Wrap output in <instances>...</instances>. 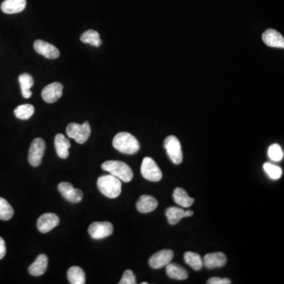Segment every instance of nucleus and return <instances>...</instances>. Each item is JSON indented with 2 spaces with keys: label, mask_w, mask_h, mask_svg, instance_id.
<instances>
[{
  "label": "nucleus",
  "mask_w": 284,
  "mask_h": 284,
  "mask_svg": "<svg viewBox=\"0 0 284 284\" xmlns=\"http://www.w3.org/2000/svg\"><path fill=\"white\" fill-rule=\"evenodd\" d=\"M14 209L7 200L0 197V220L9 221L14 216Z\"/></svg>",
  "instance_id": "28"
},
{
  "label": "nucleus",
  "mask_w": 284,
  "mask_h": 284,
  "mask_svg": "<svg viewBox=\"0 0 284 284\" xmlns=\"http://www.w3.org/2000/svg\"><path fill=\"white\" fill-rule=\"evenodd\" d=\"M18 81H19L20 86H21L22 96L26 99L31 97L32 94L30 89L34 85L33 78L29 74L25 73V74L20 75Z\"/></svg>",
  "instance_id": "23"
},
{
  "label": "nucleus",
  "mask_w": 284,
  "mask_h": 284,
  "mask_svg": "<svg viewBox=\"0 0 284 284\" xmlns=\"http://www.w3.org/2000/svg\"><path fill=\"white\" fill-rule=\"evenodd\" d=\"M208 284H231V280L227 278L212 277L210 278L209 280L207 281Z\"/></svg>",
  "instance_id": "32"
},
{
  "label": "nucleus",
  "mask_w": 284,
  "mask_h": 284,
  "mask_svg": "<svg viewBox=\"0 0 284 284\" xmlns=\"http://www.w3.org/2000/svg\"><path fill=\"white\" fill-rule=\"evenodd\" d=\"M58 189L65 199L71 203H79L83 198L81 189H75L72 184L69 183H61L58 186Z\"/></svg>",
  "instance_id": "10"
},
{
  "label": "nucleus",
  "mask_w": 284,
  "mask_h": 284,
  "mask_svg": "<svg viewBox=\"0 0 284 284\" xmlns=\"http://www.w3.org/2000/svg\"><path fill=\"white\" fill-rule=\"evenodd\" d=\"M203 266L208 269L222 268L227 263V257L223 252H217L208 253L204 257Z\"/></svg>",
  "instance_id": "15"
},
{
  "label": "nucleus",
  "mask_w": 284,
  "mask_h": 284,
  "mask_svg": "<svg viewBox=\"0 0 284 284\" xmlns=\"http://www.w3.org/2000/svg\"><path fill=\"white\" fill-rule=\"evenodd\" d=\"M137 208L142 213L153 212L158 206V202L155 197L149 195H142L137 202Z\"/></svg>",
  "instance_id": "18"
},
{
  "label": "nucleus",
  "mask_w": 284,
  "mask_h": 284,
  "mask_svg": "<svg viewBox=\"0 0 284 284\" xmlns=\"http://www.w3.org/2000/svg\"><path fill=\"white\" fill-rule=\"evenodd\" d=\"M136 277L134 276V272L131 270H126L123 273V277L121 280L119 281V284H135Z\"/></svg>",
  "instance_id": "31"
},
{
  "label": "nucleus",
  "mask_w": 284,
  "mask_h": 284,
  "mask_svg": "<svg viewBox=\"0 0 284 284\" xmlns=\"http://www.w3.org/2000/svg\"><path fill=\"white\" fill-rule=\"evenodd\" d=\"M35 109L31 104H21L15 109V116L21 120H27L33 115Z\"/></svg>",
  "instance_id": "27"
},
{
  "label": "nucleus",
  "mask_w": 284,
  "mask_h": 284,
  "mask_svg": "<svg viewBox=\"0 0 284 284\" xmlns=\"http://www.w3.org/2000/svg\"><path fill=\"white\" fill-rule=\"evenodd\" d=\"M142 175L147 180L158 182L163 178L161 170L159 169L154 159L150 157H145L141 166Z\"/></svg>",
  "instance_id": "5"
},
{
  "label": "nucleus",
  "mask_w": 284,
  "mask_h": 284,
  "mask_svg": "<svg viewBox=\"0 0 284 284\" xmlns=\"http://www.w3.org/2000/svg\"><path fill=\"white\" fill-rule=\"evenodd\" d=\"M26 7V0H5L1 4L2 12L7 15L20 13Z\"/></svg>",
  "instance_id": "17"
},
{
  "label": "nucleus",
  "mask_w": 284,
  "mask_h": 284,
  "mask_svg": "<svg viewBox=\"0 0 284 284\" xmlns=\"http://www.w3.org/2000/svg\"><path fill=\"white\" fill-rule=\"evenodd\" d=\"M67 278L71 284H85V274L82 268L78 266L70 268L67 271Z\"/></svg>",
  "instance_id": "24"
},
{
  "label": "nucleus",
  "mask_w": 284,
  "mask_h": 284,
  "mask_svg": "<svg viewBox=\"0 0 284 284\" xmlns=\"http://www.w3.org/2000/svg\"><path fill=\"white\" fill-rule=\"evenodd\" d=\"M102 169L109 172L124 183H129L134 177L131 168L126 163L119 160H108L102 164Z\"/></svg>",
  "instance_id": "3"
},
{
  "label": "nucleus",
  "mask_w": 284,
  "mask_h": 284,
  "mask_svg": "<svg viewBox=\"0 0 284 284\" xmlns=\"http://www.w3.org/2000/svg\"><path fill=\"white\" fill-rule=\"evenodd\" d=\"M55 147L57 155L61 159H66L69 157L70 142L63 134H56L55 138Z\"/></svg>",
  "instance_id": "19"
},
{
  "label": "nucleus",
  "mask_w": 284,
  "mask_h": 284,
  "mask_svg": "<svg viewBox=\"0 0 284 284\" xmlns=\"http://www.w3.org/2000/svg\"><path fill=\"white\" fill-rule=\"evenodd\" d=\"M97 187L105 197L111 199L119 197L122 192L121 180L112 174H106L98 178Z\"/></svg>",
  "instance_id": "2"
},
{
  "label": "nucleus",
  "mask_w": 284,
  "mask_h": 284,
  "mask_svg": "<svg viewBox=\"0 0 284 284\" xmlns=\"http://www.w3.org/2000/svg\"><path fill=\"white\" fill-rule=\"evenodd\" d=\"M268 156L272 161H280L284 158V151L280 144H271L268 150Z\"/></svg>",
  "instance_id": "30"
},
{
  "label": "nucleus",
  "mask_w": 284,
  "mask_h": 284,
  "mask_svg": "<svg viewBox=\"0 0 284 284\" xmlns=\"http://www.w3.org/2000/svg\"><path fill=\"white\" fill-rule=\"evenodd\" d=\"M142 284H148V283H146V282L142 283Z\"/></svg>",
  "instance_id": "34"
},
{
  "label": "nucleus",
  "mask_w": 284,
  "mask_h": 284,
  "mask_svg": "<svg viewBox=\"0 0 284 284\" xmlns=\"http://www.w3.org/2000/svg\"><path fill=\"white\" fill-rule=\"evenodd\" d=\"M63 90V86L61 83H51L46 87L44 88L42 90L41 95H42L43 100L48 104L55 103L61 98Z\"/></svg>",
  "instance_id": "11"
},
{
  "label": "nucleus",
  "mask_w": 284,
  "mask_h": 284,
  "mask_svg": "<svg viewBox=\"0 0 284 284\" xmlns=\"http://www.w3.org/2000/svg\"><path fill=\"white\" fill-rule=\"evenodd\" d=\"M45 149L46 144L42 138H37L32 141L29 152V161L31 165L33 167L41 165Z\"/></svg>",
  "instance_id": "7"
},
{
  "label": "nucleus",
  "mask_w": 284,
  "mask_h": 284,
  "mask_svg": "<svg viewBox=\"0 0 284 284\" xmlns=\"http://www.w3.org/2000/svg\"><path fill=\"white\" fill-rule=\"evenodd\" d=\"M66 134L69 138L75 139L79 144H84L90 137L91 128L88 122L83 124L71 123L66 127Z\"/></svg>",
  "instance_id": "4"
},
{
  "label": "nucleus",
  "mask_w": 284,
  "mask_h": 284,
  "mask_svg": "<svg viewBox=\"0 0 284 284\" xmlns=\"http://www.w3.org/2000/svg\"><path fill=\"white\" fill-rule=\"evenodd\" d=\"M80 40L84 44H89V45H93L94 47H100V45H102L100 34L95 30H89L83 32L80 37Z\"/></svg>",
  "instance_id": "25"
},
{
  "label": "nucleus",
  "mask_w": 284,
  "mask_h": 284,
  "mask_svg": "<svg viewBox=\"0 0 284 284\" xmlns=\"http://www.w3.org/2000/svg\"><path fill=\"white\" fill-rule=\"evenodd\" d=\"M263 168L268 176L273 180H277L282 177V169L278 166L274 165L271 163H265L263 165Z\"/></svg>",
  "instance_id": "29"
},
{
  "label": "nucleus",
  "mask_w": 284,
  "mask_h": 284,
  "mask_svg": "<svg viewBox=\"0 0 284 284\" xmlns=\"http://www.w3.org/2000/svg\"><path fill=\"white\" fill-rule=\"evenodd\" d=\"M173 197H174L175 203L183 208H189L194 202V199L189 197L187 191L184 190L183 188H180V187H178L174 189Z\"/></svg>",
  "instance_id": "22"
},
{
  "label": "nucleus",
  "mask_w": 284,
  "mask_h": 284,
  "mask_svg": "<svg viewBox=\"0 0 284 284\" xmlns=\"http://www.w3.org/2000/svg\"><path fill=\"white\" fill-rule=\"evenodd\" d=\"M174 257V252L171 250H163L156 252L149 259V263L151 268L154 269H159L166 267L170 262H172Z\"/></svg>",
  "instance_id": "9"
},
{
  "label": "nucleus",
  "mask_w": 284,
  "mask_h": 284,
  "mask_svg": "<svg viewBox=\"0 0 284 284\" xmlns=\"http://www.w3.org/2000/svg\"><path fill=\"white\" fill-rule=\"evenodd\" d=\"M193 215V211H184L183 208L178 207H169L166 210V217L168 218V223L172 225L177 224L183 217H192Z\"/></svg>",
  "instance_id": "16"
},
{
  "label": "nucleus",
  "mask_w": 284,
  "mask_h": 284,
  "mask_svg": "<svg viewBox=\"0 0 284 284\" xmlns=\"http://www.w3.org/2000/svg\"><path fill=\"white\" fill-rule=\"evenodd\" d=\"M113 225L109 222H94L89 227V234L94 239H102L111 236Z\"/></svg>",
  "instance_id": "8"
},
{
  "label": "nucleus",
  "mask_w": 284,
  "mask_h": 284,
  "mask_svg": "<svg viewBox=\"0 0 284 284\" xmlns=\"http://www.w3.org/2000/svg\"><path fill=\"white\" fill-rule=\"evenodd\" d=\"M7 248H6V243L2 237H0V260H2L6 255Z\"/></svg>",
  "instance_id": "33"
},
{
  "label": "nucleus",
  "mask_w": 284,
  "mask_h": 284,
  "mask_svg": "<svg viewBox=\"0 0 284 284\" xmlns=\"http://www.w3.org/2000/svg\"><path fill=\"white\" fill-rule=\"evenodd\" d=\"M60 223V218L57 215L47 212L39 217L37 221V228L41 233H47L57 227Z\"/></svg>",
  "instance_id": "13"
},
{
  "label": "nucleus",
  "mask_w": 284,
  "mask_h": 284,
  "mask_svg": "<svg viewBox=\"0 0 284 284\" xmlns=\"http://www.w3.org/2000/svg\"><path fill=\"white\" fill-rule=\"evenodd\" d=\"M33 47L37 53L49 60H55L60 57V52L59 49L46 41L37 40L34 43Z\"/></svg>",
  "instance_id": "12"
},
{
  "label": "nucleus",
  "mask_w": 284,
  "mask_h": 284,
  "mask_svg": "<svg viewBox=\"0 0 284 284\" xmlns=\"http://www.w3.org/2000/svg\"><path fill=\"white\" fill-rule=\"evenodd\" d=\"M47 257L46 255H39L36 261L29 267V272L33 276H42L45 273L47 268Z\"/></svg>",
  "instance_id": "20"
},
{
  "label": "nucleus",
  "mask_w": 284,
  "mask_h": 284,
  "mask_svg": "<svg viewBox=\"0 0 284 284\" xmlns=\"http://www.w3.org/2000/svg\"><path fill=\"white\" fill-rule=\"evenodd\" d=\"M165 148L168 157L174 164H180L183 161V152L181 143L175 136H168L164 141Z\"/></svg>",
  "instance_id": "6"
},
{
  "label": "nucleus",
  "mask_w": 284,
  "mask_h": 284,
  "mask_svg": "<svg viewBox=\"0 0 284 284\" xmlns=\"http://www.w3.org/2000/svg\"><path fill=\"white\" fill-rule=\"evenodd\" d=\"M184 260L187 265H189L192 268L199 271L203 268V261L202 257L197 252H185Z\"/></svg>",
  "instance_id": "26"
},
{
  "label": "nucleus",
  "mask_w": 284,
  "mask_h": 284,
  "mask_svg": "<svg viewBox=\"0 0 284 284\" xmlns=\"http://www.w3.org/2000/svg\"><path fill=\"white\" fill-rule=\"evenodd\" d=\"M113 146L120 153L133 155L140 149V144L137 138L126 132H121L113 139Z\"/></svg>",
  "instance_id": "1"
},
{
  "label": "nucleus",
  "mask_w": 284,
  "mask_h": 284,
  "mask_svg": "<svg viewBox=\"0 0 284 284\" xmlns=\"http://www.w3.org/2000/svg\"><path fill=\"white\" fill-rule=\"evenodd\" d=\"M262 40L265 45L271 47L284 48V38L282 34L273 29L267 30L262 34Z\"/></svg>",
  "instance_id": "14"
},
{
  "label": "nucleus",
  "mask_w": 284,
  "mask_h": 284,
  "mask_svg": "<svg viewBox=\"0 0 284 284\" xmlns=\"http://www.w3.org/2000/svg\"><path fill=\"white\" fill-rule=\"evenodd\" d=\"M166 273L174 280H184L188 278V272L184 268L172 262L166 266Z\"/></svg>",
  "instance_id": "21"
}]
</instances>
